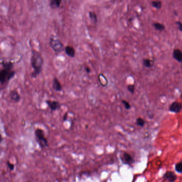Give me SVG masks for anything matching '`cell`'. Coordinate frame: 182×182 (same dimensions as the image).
I'll list each match as a JSON object with an SVG mask.
<instances>
[{"label":"cell","instance_id":"obj_1","mask_svg":"<svg viewBox=\"0 0 182 182\" xmlns=\"http://www.w3.org/2000/svg\"><path fill=\"white\" fill-rule=\"evenodd\" d=\"M44 60L41 54L35 50H32L31 65L33 69L31 73V77L35 79L42 73Z\"/></svg>","mask_w":182,"mask_h":182},{"label":"cell","instance_id":"obj_2","mask_svg":"<svg viewBox=\"0 0 182 182\" xmlns=\"http://www.w3.org/2000/svg\"><path fill=\"white\" fill-rule=\"evenodd\" d=\"M35 140L41 148H45L49 146L48 141L45 136L44 132L41 128H37L35 131Z\"/></svg>","mask_w":182,"mask_h":182},{"label":"cell","instance_id":"obj_3","mask_svg":"<svg viewBox=\"0 0 182 182\" xmlns=\"http://www.w3.org/2000/svg\"><path fill=\"white\" fill-rule=\"evenodd\" d=\"M16 75V71L2 68L0 71V82L2 85L7 84Z\"/></svg>","mask_w":182,"mask_h":182},{"label":"cell","instance_id":"obj_4","mask_svg":"<svg viewBox=\"0 0 182 182\" xmlns=\"http://www.w3.org/2000/svg\"><path fill=\"white\" fill-rule=\"evenodd\" d=\"M49 44L50 47L55 53H60L65 50L64 45L59 39L50 38Z\"/></svg>","mask_w":182,"mask_h":182},{"label":"cell","instance_id":"obj_5","mask_svg":"<svg viewBox=\"0 0 182 182\" xmlns=\"http://www.w3.org/2000/svg\"><path fill=\"white\" fill-rule=\"evenodd\" d=\"M120 159L125 165L132 166L135 161L133 157L127 152H123L120 156Z\"/></svg>","mask_w":182,"mask_h":182},{"label":"cell","instance_id":"obj_6","mask_svg":"<svg viewBox=\"0 0 182 182\" xmlns=\"http://www.w3.org/2000/svg\"><path fill=\"white\" fill-rule=\"evenodd\" d=\"M46 103L52 112L59 110L61 108V104L58 101L48 100H46Z\"/></svg>","mask_w":182,"mask_h":182},{"label":"cell","instance_id":"obj_7","mask_svg":"<svg viewBox=\"0 0 182 182\" xmlns=\"http://www.w3.org/2000/svg\"><path fill=\"white\" fill-rule=\"evenodd\" d=\"M182 109V104L178 102H174L171 104L169 107V110L171 112L174 113H179Z\"/></svg>","mask_w":182,"mask_h":182},{"label":"cell","instance_id":"obj_8","mask_svg":"<svg viewBox=\"0 0 182 182\" xmlns=\"http://www.w3.org/2000/svg\"><path fill=\"white\" fill-rule=\"evenodd\" d=\"M163 178L169 182H175L177 179V175L172 171H167L163 176Z\"/></svg>","mask_w":182,"mask_h":182},{"label":"cell","instance_id":"obj_9","mask_svg":"<svg viewBox=\"0 0 182 182\" xmlns=\"http://www.w3.org/2000/svg\"><path fill=\"white\" fill-rule=\"evenodd\" d=\"M9 96L12 101H14L15 103L19 102L21 100L20 94L16 90H11L9 92Z\"/></svg>","mask_w":182,"mask_h":182},{"label":"cell","instance_id":"obj_10","mask_svg":"<svg viewBox=\"0 0 182 182\" xmlns=\"http://www.w3.org/2000/svg\"><path fill=\"white\" fill-rule=\"evenodd\" d=\"M52 88L56 92H60L63 90L62 85L57 77H54L52 81Z\"/></svg>","mask_w":182,"mask_h":182},{"label":"cell","instance_id":"obj_11","mask_svg":"<svg viewBox=\"0 0 182 182\" xmlns=\"http://www.w3.org/2000/svg\"><path fill=\"white\" fill-rule=\"evenodd\" d=\"M64 51H65L66 54L69 57L73 58L75 56V50L73 46L67 45L65 46Z\"/></svg>","mask_w":182,"mask_h":182},{"label":"cell","instance_id":"obj_12","mask_svg":"<svg viewBox=\"0 0 182 182\" xmlns=\"http://www.w3.org/2000/svg\"><path fill=\"white\" fill-rule=\"evenodd\" d=\"M173 56L177 61L182 62V51L179 49H176L174 50L173 53Z\"/></svg>","mask_w":182,"mask_h":182},{"label":"cell","instance_id":"obj_13","mask_svg":"<svg viewBox=\"0 0 182 182\" xmlns=\"http://www.w3.org/2000/svg\"><path fill=\"white\" fill-rule=\"evenodd\" d=\"M3 68L8 69V70H12L14 67V64L11 61H3L1 63Z\"/></svg>","mask_w":182,"mask_h":182},{"label":"cell","instance_id":"obj_14","mask_svg":"<svg viewBox=\"0 0 182 182\" xmlns=\"http://www.w3.org/2000/svg\"><path fill=\"white\" fill-rule=\"evenodd\" d=\"M62 0H50V6L51 8L54 9L58 8L60 6Z\"/></svg>","mask_w":182,"mask_h":182},{"label":"cell","instance_id":"obj_15","mask_svg":"<svg viewBox=\"0 0 182 182\" xmlns=\"http://www.w3.org/2000/svg\"><path fill=\"white\" fill-rule=\"evenodd\" d=\"M154 28L159 31H163L165 30V26L164 25H163L162 24L159 23H155L153 24Z\"/></svg>","mask_w":182,"mask_h":182},{"label":"cell","instance_id":"obj_16","mask_svg":"<svg viewBox=\"0 0 182 182\" xmlns=\"http://www.w3.org/2000/svg\"><path fill=\"white\" fill-rule=\"evenodd\" d=\"M152 5L155 8L160 9L162 7V2L160 1H153L152 2Z\"/></svg>","mask_w":182,"mask_h":182},{"label":"cell","instance_id":"obj_17","mask_svg":"<svg viewBox=\"0 0 182 182\" xmlns=\"http://www.w3.org/2000/svg\"><path fill=\"white\" fill-rule=\"evenodd\" d=\"M175 169L176 171L178 173L182 174V161L177 163L175 166Z\"/></svg>","mask_w":182,"mask_h":182},{"label":"cell","instance_id":"obj_18","mask_svg":"<svg viewBox=\"0 0 182 182\" xmlns=\"http://www.w3.org/2000/svg\"><path fill=\"white\" fill-rule=\"evenodd\" d=\"M136 123L137 126H140L141 127H143L144 126L145 123V121L144 119L140 117H138L137 118L136 121Z\"/></svg>","mask_w":182,"mask_h":182},{"label":"cell","instance_id":"obj_19","mask_svg":"<svg viewBox=\"0 0 182 182\" xmlns=\"http://www.w3.org/2000/svg\"><path fill=\"white\" fill-rule=\"evenodd\" d=\"M89 17H90V19H91L92 21H93L94 23H97V15L95 12L92 11L89 12Z\"/></svg>","mask_w":182,"mask_h":182},{"label":"cell","instance_id":"obj_20","mask_svg":"<svg viewBox=\"0 0 182 182\" xmlns=\"http://www.w3.org/2000/svg\"><path fill=\"white\" fill-rule=\"evenodd\" d=\"M143 64L146 68H151L152 67L151 61L148 59H144L143 60Z\"/></svg>","mask_w":182,"mask_h":182},{"label":"cell","instance_id":"obj_21","mask_svg":"<svg viewBox=\"0 0 182 182\" xmlns=\"http://www.w3.org/2000/svg\"><path fill=\"white\" fill-rule=\"evenodd\" d=\"M122 103L123 104V105L125 106V109L127 110H129L131 108V106L130 103L128 102V101H126L125 100H122Z\"/></svg>","mask_w":182,"mask_h":182},{"label":"cell","instance_id":"obj_22","mask_svg":"<svg viewBox=\"0 0 182 182\" xmlns=\"http://www.w3.org/2000/svg\"><path fill=\"white\" fill-rule=\"evenodd\" d=\"M127 89L129 92L131 93V94H134L135 92V86L134 85H132V84H129L128 85V86H127Z\"/></svg>","mask_w":182,"mask_h":182},{"label":"cell","instance_id":"obj_23","mask_svg":"<svg viewBox=\"0 0 182 182\" xmlns=\"http://www.w3.org/2000/svg\"><path fill=\"white\" fill-rule=\"evenodd\" d=\"M6 164H7V166H8V168H9V169H10V171H12L14 170V165L13 163H10L9 161H7Z\"/></svg>","mask_w":182,"mask_h":182},{"label":"cell","instance_id":"obj_24","mask_svg":"<svg viewBox=\"0 0 182 182\" xmlns=\"http://www.w3.org/2000/svg\"><path fill=\"white\" fill-rule=\"evenodd\" d=\"M177 25L178 26V29H179V31H182V23L181 22H177Z\"/></svg>","mask_w":182,"mask_h":182},{"label":"cell","instance_id":"obj_25","mask_svg":"<svg viewBox=\"0 0 182 182\" xmlns=\"http://www.w3.org/2000/svg\"><path fill=\"white\" fill-rule=\"evenodd\" d=\"M67 115H68V113L67 112H66L64 115V116H63V121H67Z\"/></svg>","mask_w":182,"mask_h":182},{"label":"cell","instance_id":"obj_26","mask_svg":"<svg viewBox=\"0 0 182 182\" xmlns=\"http://www.w3.org/2000/svg\"><path fill=\"white\" fill-rule=\"evenodd\" d=\"M85 71L87 72V73H88V74L91 72V69H90V68L89 67H85Z\"/></svg>","mask_w":182,"mask_h":182}]
</instances>
